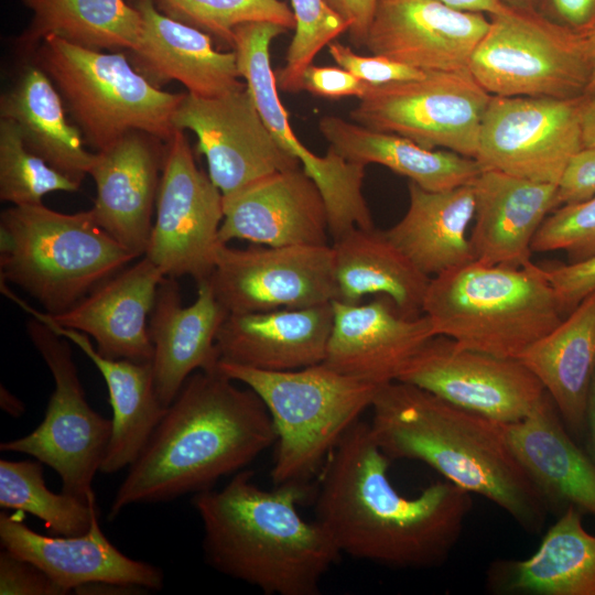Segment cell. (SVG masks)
I'll return each instance as SVG.
<instances>
[{"label":"cell","mask_w":595,"mask_h":595,"mask_svg":"<svg viewBox=\"0 0 595 595\" xmlns=\"http://www.w3.org/2000/svg\"><path fill=\"white\" fill-rule=\"evenodd\" d=\"M389 461L369 423L355 422L318 475L315 520L340 554L397 569L440 566L462 536L472 494L443 479L407 497L390 480Z\"/></svg>","instance_id":"obj_1"},{"label":"cell","mask_w":595,"mask_h":595,"mask_svg":"<svg viewBox=\"0 0 595 595\" xmlns=\"http://www.w3.org/2000/svg\"><path fill=\"white\" fill-rule=\"evenodd\" d=\"M214 371L184 382L141 453L129 466L109 509L166 502L213 488L275 444L271 416L250 388Z\"/></svg>","instance_id":"obj_2"},{"label":"cell","mask_w":595,"mask_h":595,"mask_svg":"<svg viewBox=\"0 0 595 595\" xmlns=\"http://www.w3.org/2000/svg\"><path fill=\"white\" fill-rule=\"evenodd\" d=\"M371 433L390 459L419 461L444 479L495 504L527 532L550 511L507 442L504 424L401 381L380 386Z\"/></svg>","instance_id":"obj_3"},{"label":"cell","mask_w":595,"mask_h":595,"mask_svg":"<svg viewBox=\"0 0 595 595\" xmlns=\"http://www.w3.org/2000/svg\"><path fill=\"white\" fill-rule=\"evenodd\" d=\"M253 473H236L221 489L193 496L203 523L206 562L268 595H317L340 553L326 530L298 505L306 485L259 488Z\"/></svg>","instance_id":"obj_4"},{"label":"cell","mask_w":595,"mask_h":595,"mask_svg":"<svg viewBox=\"0 0 595 595\" xmlns=\"http://www.w3.org/2000/svg\"><path fill=\"white\" fill-rule=\"evenodd\" d=\"M422 314L435 336L502 358L519 359L563 318L544 269L477 261L430 279Z\"/></svg>","instance_id":"obj_5"},{"label":"cell","mask_w":595,"mask_h":595,"mask_svg":"<svg viewBox=\"0 0 595 595\" xmlns=\"http://www.w3.org/2000/svg\"><path fill=\"white\" fill-rule=\"evenodd\" d=\"M137 257L95 220L42 203L12 206L0 216V275L23 289L48 314H58Z\"/></svg>","instance_id":"obj_6"},{"label":"cell","mask_w":595,"mask_h":595,"mask_svg":"<svg viewBox=\"0 0 595 595\" xmlns=\"http://www.w3.org/2000/svg\"><path fill=\"white\" fill-rule=\"evenodd\" d=\"M217 369L256 392L271 416L277 434L274 486L307 485L318 476L380 388L325 363L269 371L220 360Z\"/></svg>","instance_id":"obj_7"},{"label":"cell","mask_w":595,"mask_h":595,"mask_svg":"<svg viewBox=\"0 0 595 595\" xmlns=\"http://www.w3.org/2000/svg\"><path fill=\"white\" fill-rule=\"evenodd\" d=\"M31 60L51 78L85 140L97 151L133 130L165 142L171 139L172 118L185 94L153 85L125 53H105L50 35Z\"/></svg>","instance_id":"obj_8"},{"label":"cell","mask_w":595,"mask_h":595,"mask_svg":"<svg viewBox=\"0 0 595 595\" xmlns=\"http://www.w3.org/2000/svg\"><path fill=\"white\" fill-rule=\"evenodd\" d=\"M469 72L490 95L580 98L591 67L584 37L538 12L490 17L469 61Z\"/></svg>","instance_id":"obj_9"},{"label":"cell","mask_w":595,"mask_h":595,"mask_svg":"<svg viewBox=\"0 0 595 595\" xmlns=\"http://www.w3.org/2000/svg\"><path fill=\"white\" fill-rule=\"evenodd\" d=\"M26 332L55 387L41 424L23 437L2 442L0 450L48 465L60 475L62 491L88 500L111 436V420L88 404L69 340L33 316Z\"/></svg>","instance_id":"obj_10"},{"label":"cell","mask_w":595,"mask_h":595,"mask_svg":"<svg viewBox=\"0 0 595 595\" xmlns=\"http://www.w3.org/2000/svg\"><path fill=\"white\" fill-rule=\"evenodd\" d=\"M491 97L469 69L428 72L420 79L370 86L349 116L360 126L425 149L443 148L475 159Z\"/></svg>","instance_id":"obj_11"},{"label":"cell","mask_w":595,"mask_h":595,"mask_svg":"<svg viewBox=\"0 0 595 595\" xmlns=\"http://www.w3.org/2000/svg\"><path fill=\"white\" fill-rule=\"evenodd\" d=\"M288 30L271 22H250L235 29L232 50L240 76L250 90L269 131L289 154L299 160L324 199L333 241L354 228H375L363 195L366 165L350 162L328 148L324 156L311 152L294 134L278 93L271 67L270 45Z\"/></svg>","instance_id":"obj_12"},{"label":"cell","mask_w":595,"mask_h":595,"mask_svg":"<svg viewBox=\"0 0 595 595\" xmlns=\"http://www.w3.org/2000/svg\"><path fill=\"white\" fill-rule=\"evenodd\" d=\"M224 218L223 194L195 162L184 130L166 141L155 218L144 252L165 277L209 278Z\"/></svg>","instance_id":"obj_13"},{"label":"cell","mask_w":595,"mask_h":595,"mask_svg":"<svg viewBox=\"0 0 595 595\" xmlns=\"http://www.w3.org/2000/svg\"><path fill=\"white\" fill-rule=\"evenodd\" d=\"M582 97L493 96L475 159L483 170L558 185L583 148Z\"/></svg>","instance_id":"obj_14"},{"label":"cell","mask_w":595,"mask_h":595,"mask_svg":"<svg viewBox=\"0 0 595 595\" xmlns=\"http://www.w3.org/2000/svg\"><path fill=\"white\" fill-rule=\"evenodd\" d=\"M229 314L301 309L338 300L332 245L217 250L207 279Z\"/></svg>","instance_id":"obj_15"},{"label":"cell","mask_w":595,"mask_h":595,"mask_svg":"<svg viewBox=\"0 0 595 595\" xmlns=\"http://www.w3.org/2000/svg\"><path fill=\"white\" fill-rule=\"evenodd\" d=\"M397 381L502 424L528 416L547 394L519 359L465 348L444 336L425 343Z\"/></svg>","instance_id":"obj_16"},{"label":"cell","mask_w":595,"mask_h":595,"mask_svg":"<svg viewBox=\"0 0 595 595\" xmlns=\"http://www.w3.org/2000/svg\"><path fill=\"white\" fill-rule=\"evenodd\" d=\"M172 125L195 133L197 152L205 155L208 175L223 196L301 166L273 138L247 86L216 97L185 94Z\"/></svg>","instance_id":"obj_17"},{"label":"cell","mask_w":595,"mask_h":595,"mask_svg":"<svg viewBox=\"0 0 595 595\" xmlns=\"http://www.w3.org/2000/svg\"><path fill=\"white\" fill-rule=\"evenodd\" d=\"M489 23L440 0H377L364 46L424 72L467 71Z\"/></svg>","instance_id":"obj_18"},{"label":"cell","mask_w":595,"mask_h":595,"mask_svg":"<svg viewBox=\"0 0 595 595\" xmlns=\"http://www.w3.org/2000/svg\"><path fill=\"white\" fill-rule=\"evenodd\" d=\"M163 272L148 258L128 264L66 311L48 314L34 310L8 288L2 292L32 316L86 334L108 358L151 361L153 346L149 320Z\"/></svg>","instance_id":"obj_19"},{"label":"cell","mask_w":595,"mask_h":595,"mask_svg":"<svg viewBox=\"0 0 595 595\" xmlns=\"http://www.w3.org/2000/svg\"><path fill=\"white\" fill-rule=\"evenodd\" d=\"M133 130L95 153L89 171L97 188L90 208L97 224L137 258L144 255L153 226L166 144Z\"/></svg>","instance_id":"obj_20"},{"label":"cell","mask_w":595,"mask_h":595,"mask_svg":"<svg viewBox=\"0 0 595 595\" xmlns=\"http://www.w3.org/2000/svg\"><path fill=\"white\" fill-rule=\"evenodd\" d=\"M219 240L256 245H328V217L322 194L302 166L271 174L223 196Z\"/></svg>","instance_id":"obj_21"},{"label":"cell","mask_w":595,"mask_h":595,"mask_svg":"<svg viewBox=\"0 0 595 595\" xmlns=\"http://www.w3.org/2000/svg\"><path fill=\"white\" fill-rule=\"evenodd\" d=\"M333 324L325 363L378 386L396 381L421 347L435 336L424 314L405 316L380 295L371 302H332Z\"/></svg>","instance_id":"obj_22"},{"label":"cell","mask_w":595,"mask_h":595,"mask_svg":"<svg viewBox=\"0 0 595 595\" xmlns=\"http://www.w3.org/2000/svg\"><path fill=\"white\" fill-rule=\"evenodd\" d=\"M0 542L6 551L43 570L66 593L89 583L108 582L148 591L163 587L162 571L119 551L101 531L97 512L79 536L47 537L30 529L20 513H0Z\"/></svg>","instance_id":"obj_23"},{"label":"cell","mask_w":595,"mask_h":595,"mask_svg":"<svg viewBox=\"0 0 595 595\" xmlns=\"http://www.w3.org/2000/svg\"><path fill=\"white\" fill-rule=\"evenodd\" d=\"M228 314L207 279L197 283L196 299L188 305L183 304L175 278L162 280L149 320V334L154 387L165 408L191 375L217 370L216 339Z\"/></svg>","instance_id":"obj_24"},{"label":"cell","mask_w":595,"mask_h":595,"mask_svg":"<svg viewBox=\"0 0 595 595\" xmlns=\"http://www.w3.org/2000/svg\"><path fill=\"white\" fill-rule=\"evenodd\" d=\"M141 15L139 45L128 52L134 68L159 87L170 80L187 93L216 97L247 85L240 80L236 52L217 51L209 34L159 10L154 0H134Z\"/></svg>","instance_id":"obj_25"},{"label":"cell","mask_w":595,"mask_h":595,"mask_svg":"<svg viewBox=\"0 0 595 595\" xmlns=\"http://www.w3.org/2000/svg\"><path fill=\"white\" fill-rule=\"evenodd\" d=\"M475 197L469 240L474 260L490 266L524 267L531 244L558 207V185L483 170L472 183Z\"/></svg>","instance_id":"obj_26"},{"label":"cell","mask_w":595,"mask_h":595,"mask_svg":"<svg viewBox=\"0 0 595 595\" xmlns=\"http://www.w3.org/2000/svg\"><path fill=\"white\" fill-rule=\"evenodd\" d=\"M504 430L549 510L573 506L595 517V463L573 441L548 393L528 416L504 424Z\"/></svg>","instance_id":"obj_27"},{"label":"cell","mask_w":595,"mask_h":595,"mask_svg":"<svg viewBox=\"0 0 595 595\" xmlns=\"http://www.w3.org/2000/svg\"><path fill=\"white\" fill-rule=\"evenodd\" d=\"M333 324L332 303L228 314L216 339L219 361L269 371L323 363Z\"/></svg>","instance_id":"obj_28"},{"label":"cell","mask_w":595,"mask_h":595,"mask_svg":"<svg viewBox=\"0 0 595 595\" xmlns=\"http://www.w3.org/2000/svg\"><path fill=\"white\" fill-rule=\"evenodd\" d=\"M570 506L527 559H498L486 570L485 586L498 595H595V534Z\"/></svg>","instance_id":"obj_29"},{"label":"cell","mask_w":595,"mask_h":595,"mask_svg":"<svg viewBox=\"0 0 595 595\" xmlns=\"http://www.w3.org/2000/svg\"><path fill=\"white\" fill-rule=\"evenodd\" d=\"M409 206L387 237L429 278L474 260L468 229L474 219L473 185L426 191L408 184Z\"/></svg>","instance_id":"obj_30"},{"label":"cell","mask_w":595,"mask_h":595,"mask_svg":"<svg viewBox=\"0 0 595 595\" xmlns=\"http://www.w3.org/2000/svg\"><path fill=\"white\" fill-rule=\"evenodd\" d=\"M519 360L540 380L569 431L575 435L585 432L595 374V291Z\"/></svg>","instance_id":"obj_31"},{"label":"cell","mask_w":595,"mask_h":595,"mask_svg":"<svg viewBox=\"0 0 595 595\" xmlns=\"http://www.w3.org/2000/svg\"><path fill=\"white\" fill-rule=\"evenodd\" d=\"M33 317L74 343L105 379L112 408V428L99 472L111 474L129 467L141 453L166 410L155 391L151 361L105 357L91 345L86 334L41 317Z\"/></svg>","instance_id":"obj_32"},{"label":"cell","mask_w":595,"mask_h":595,"mask_svg":"<svg viewBox=\"0 0 595 595\" xmlns=\"http://www.w3.org/2000/svg\"><path fill=\"white\" fill-rule=\"evenodd\" d=\"M318 130L329 148L359 164L376 163L426 191L472 184L483 171L476 159L451 150H430L404 137L372 130L336 116H324Z\"/></svg>","instance_id":"obj_33"},{"label":"cell","mask_w":595,"mask_h":595,"mask_svg":"<svg viewBox=\"0 0 595 595\" xmlns=\"http://www.w3.org/2000/svg\"><path fill=\"white\" fill-rule=\"evenodd\" d=\"M64 101L51 78L31 63L1 95L0 118L15 123L26 148L82 184L95 160L82 132L68 122Z\"/></svg>","instance_id":"obj_34"},{"label":"cell","mask_w":595,"mask_h":595,"mask_svg":"<svg viewBox=\"0 0 595 595\" xmlns=\"http://www.w3.org/2000/svg\"><path fill=\"white\" fill-rule=\"evenodd\" d=\"M338 300L359 303L378 294L405 316L422 314L431 278L387 237L385 230L354 228L332 245Z\"/></svg>","instance_id":"obj_35"},{"label":"cell","mask_w":595,"mask_h":595,"mask_svg":"<svg viewBox=\"0 0 595 595\" xmlns=\"http://www.w3.org/2000/svg\"><path fill=\"white\" fill-rule=\"evenodd\" d=\"M32 12L17 48L32 56L50 35L93 50L133 51L140 42L142 20L125 0H22Z\"/></svg>","instance_id":"obj_36"},{"label":"cell","mask_w":595,"mask_h":595,"mask_svg":"<svg viewBox=\"0 0 595 595\" xmlns=\"http://www.w3.org/2000/svg\"><path fill=\"white\" fill-rule=\"evenodd\" d=\"M0 506L29 512L44 521L56 536L85 533L96 508L95 493L88 500L62 491H51L40 461H0Z\"/></svg>","instance_id":"obj_37"},{"label":"cell","mask_w":595,"mask_h":595,"mask_svg":"<svg viewBox=\"0 0 595 595\" xmlns=\"http://www.w3.org/2000/svg\"><path fill=\"white\" fill-rule=\"evenodd\" d=\"M80 184L57 171L24 144L14 122L0 118V199L12 206L36 205L50 193H73Z\"/></svg>","instance_id":"obj_38"},{"label":"cell","mask_w":595,"mask_h":595,"mask_svg":"<svg viewBox=\"0 0 595 595\" xmlns=\"http://www.w3.org/2000/svg\"><path fill=\"white\" fill-rule=\"evenodd\" d=\"M164 14L218 37L230 48L235 29L250 22L296 26L292 9L281 0H154Z\"/></svg>","instance_id":"obj_39"},{"label":"cell","mask_w":595,"mask_h":595,"mask_svg":"<svg viewBox=\"0 0 595 595\" xmlns=\"http://www.w3.org/2000/svg\"><path fill=\"white\" fill-rule=\"evenodd\" d=\"M290 4L296 22L295 33L275 80L281 90L298 94L303 90L305 68L324 46L347 32V25L325 0H290Z\"/></svg>","instance_id":"obj_40"},{"label":"cell","mask_w":595,"mask_h":595,"mask_svg":"<svg viewBox=\"0 0 595 595\" xmlns=\"http://www.w3.org/2000/svg\"><path fill=\"white\" fill-rule=\"evenodd\" d=\"M532 252L562 250L569 262L595 256V195L585 201L563 204L542 223L532 244Z\"/></svg>","instance_id":"obj_41"},{"label":"cell","mask_w":595,"mask_h":595,"mask_svg":"<svg viewBox=\"0 0 595 595\" xmlns=\"http://www.w3.org/2000/svg\"><path fill=\"white\" fill-rule=\"evenodd\" d=\"M327 47L339 67L371 86L420 79L428 73L380 55L356 54L350 47L336 41L331 42Z\"/></svg>","instance_id":"obj_42"},{"label":"cell","mask_w":595,"mask_h":595,"mask_svg":"<svg viewBox=\"0 0 595 595\" xmlns=\"http://www.w3.org/2000/svg\"><path fill=\"white\" fill-rule=\"evenodd\" d=\"M0 594L63 595L67 593L39 566L4 550L0 553Z\"/></svg>","instance_id":"obj_43"},{"label":"cell","mask_w":595,"mask_h":595,"mask_svg":"<svg viewBox=\"0 0 595 595\" xmlns=\"http://www.w3.org/2000/svg\"><path fill=\"white\" fill-rule=\"evenodd\" d=\"M563 314L595 291V256L586 260L543 268Z\"/></svg>","instance_id":"obj_44"},{"label":"cell","mask_w":595,"mask_h":595,"mask_svg":"<svg viewBox=\"0 0 595 595\" xmlns=\"http://www.w3.org/2000/svg\"><path fill=\"white\" fill-rule=\"evenodd\" d=\"M370 86L342 67L311 64L302 75L303 90L329 99L351 96L360 99Z\"/></svg>","instance_id":"obj_45"},{"label":"cell","mask_w":595,"mask_h":595,"mask_svg":"<svg viewBox=\"0 0 595 595\" xmlns=\"http://www.w3.org/2000/svg\"><path fill=\"white\" fill-rule=\"evenodd\" d=\"M595 195V147L582 148L569 163L560 183L558 198L563 204L585 201Z\"/></svg>","instance_id":"obj_46"},{"label":"cell","mask_w":595,"mask_h":595,"mask_svg":"<svg viewBox=\"0 0 595 595\" xmlns=\"http://www.w3.org/2000/svg\"><path fill=\"white\" fill-rule=\"evenodd\" d=\"M537 12L576 34L595 29V0H541Z\"/></svg>","instance_id":"obj_47"},{"label":"cell","mask_w":595,"mask_h":595,"mask_svg":"<svg viewBox=\"0 0 595 595\" xmlns=\"http://www.w3.org/2000/svg\"><path fill=\"white\" fill-rule=\"evenodd\" d=\"M326 4L346 23L356 46H364L377 0H325Z\"/></svg>","instance_id":"obj_48"},{"label":"cell","mask_w":595,"mask_h":595,"mask_svg":"<svg viewBox=\"0 0 595 595\" xmlns=\"http://www.w3.org/2000/svg\"><path fill=\"white\" fill-rule=\"evenodd\" d=\"M446 6L469 12H479L484 14L501 15L513 10L506 7L500 0H440Z\"/></svg>","instance_id":"obj_49"},{"label":"cell","mask_w":595,"mask_h":595,"mask_svg":"<svg viewBox=\"0 0 595 595\" xmlns=\"http://www.w3.org/2000/svg\"><path fill=\"white\" fill-rule=\"evenodd\" d=\"M583 148L595 147V89L581 98Z\"/></svg>","instance_id":"obj_50"},{"label":"cell","mask_w":595,"mask_h":595,"mask_svg":"<svg viewBox=\"0 0 595 595\" xmlns=\"http://www.w3.org/2000/svg\"><path fill=\"white\" fill-rule=\"evenodd\" d=\"M585 432H587L588 436L589 456L595 463V374L587 399Z\"/></svg>","instance_id":"obj_51"},{"label":"cell","mask_w":595,"mask_h":595,"mask_svg":"<svg viewBox=\"0 0 595 595\" xmlns=\"http://www.w3.org/2000/svg\"><path fill=\"white\" fill-rule=\"evenodd\" d=\"M1 408L12 416H20L24 413V405L21 400L13 396L7 388L0 389Z\"/></svg>","instance_id":"obj_52"},{"label":"cell","mask_w":595,"mask_h":595,"mask_svg":"<svg viewBox=\"0 0 595 595\" xmlns=\"http://www.w3.org/2000/svg\"><path fill=\"white\" fill-rule=\"evenodd\" d=\"M591 67V78L587 93L595 89V29L583 35ZM586 93V94H587Z\"/></svg>","instance_id":"obj_53"},{"label":"cell","mask_w":595,"mask_h":595,"mask_svg":"<svg viewBox=\"0 0 595 595\" xmlns=\"http://www.w3.org/2000/svg\"><path fill=\"white\" fill-rule=\"evenodd\" d=\"M515 11L537 12L541 0H500Z\"/></svg>","instance_id":"obj_54"}]
</instances>
